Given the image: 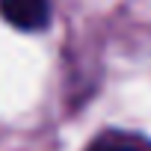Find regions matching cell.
<instances>
[{"label":"cell","instance_id":"obj_1","mask_svg":"<svg viewBox=\"0 0 151 151\" xmlns=\"http://www.w3.org/2000/svg\"><path fill=\"white\" fill-rule=\"evenodd\" d=\"M0 15L18 30H42L50 21V0H0Z\"/></svg>","mask_w":151,"mask_h":151},{"label":"cell","instance_id":"obj_2","mask_svg":"<svg viewBox=\"0 0 151 151\" xmlns=\"http://www.w3.org/2000/svg\"><path fill=\"white\" fill-rule=\"evenodd\" d=\"M86 151H151V142L142 136H133V133L110 130V133H101Z\"/></svg>","mask_w":151,"mask_h":151}]
</instances>
